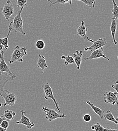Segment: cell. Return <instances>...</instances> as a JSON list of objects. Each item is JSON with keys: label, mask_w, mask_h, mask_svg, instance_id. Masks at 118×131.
<instances>
[{"label": "cell", "mask_w": 118, "mask_h": 131, "mask_svg": "<svg viewBox=\"0 0 118 131\" xmlns=\"http://www.w3.org/2000/svg\"><path fill=\"white\" fill-rule=\"evenodd\" d=\"M103 58L104 59H107L108 61H110V59L106 56V54L103 53V49L102 48L97 49L93 52H91V54L89 57L87 58H84V60H91L95 59H99L100 58Z\"/></svg>", "instance_id": "cell-11"}, {"label": "cell", "mask_w": 118, "mask_h": 131, "mask_svg": "<svg viewBox=\"0 0 118 131\" xmlns=\"http://www.w3.org/2000/svg\"><path fill=\"white\" fill-rule=\"evenodd\" d=\"M42 88L43 89V91L45 93L44 98L46 100H47L48 99H51L53 101V102L55 104L56 110L58 111V112H60V108L59 107L57 101H56V99H55L54 95H53L52 89L49 83L48 82H47V83H45L43 84L42 86Z\"/></svg>", "instance_id": "cell-5"}, {"label": "cell", "mask_w": 118, "mask_h": 131, "mask_svg": "<svg viewBox=\"0 0 118 131\" xmlns=\"http://www.w3.org/2000/svg\"><path fill=\"white\" fill-rule=\"evenodd\" d=\"M117 20L115 19H112V22L111 24V35L112 37L113 38V42L114 45H117L118 42L116 41V39H115V34L116 32V29H117V22H116Z\"/></svg>", "instance_id": "cell-17"}, {"label": "cell", "mask_w": 118, "mask_h": 131, "mask_svg": "<svg viewBox=\"0 0 118 131\" xmlns=\"http://www.w3.org/2000/svg\"><path fill=\"white\" fill-rule=\"evenodd\" d=\"M12 30V26H11V23H10V25L9 26V32H8L7 36L6 37H4L3 38H0V43L3 46V47H4L6 50H7V49L9 48L8 38H9V36L10 32H11Z\"/></svg>", "instance_id": "cell-18"}, {"label": "cell", "mask_w": 118, "mask_h": 131, "mask_svg": "<svg viewBox=\"0 0 118 131\" xmlns=\"http://www.w3.org/2000/svg\"><path fill=\"white\" fill-rule=\"evenodd\" d=\"M106 131H118V130L112 129V128H110V129H107V130Z\"/></svg>", "instance_id": "cell-32"}, {"label": "cell", "mask_w": 118, "mask_h": 131, "mask_svg": "<svg viewBox=\"0 0 118 131\" xmlns=\"http://www.w3.org/2000/svg\"><path fill=\"white\" fill-rule=\"evenodd\" d=\"M35 47L39 50L43 49L45 48V43L42 40H38L35 43Z\"/></svg>", "instance_id": "cell-25"}, {"label": "cell", "mask_w": 118, "mask_h": 131, "mask_svg": "<svg viewBox=\"0 0 118 131\" xmlns=\"http://www.w3.org/2000/svg\"><path fill=\"white\" fill-rule=\"evenodd\" d=\"M83 57V51L82 50H76L73 54V58L74 63L76 65V69L80 70L82 63V58Z\"/></svg>", "instance_id": "cell-14"}, {"label": "cell", "mask_w": 118, "mask_h": 131, "mask_svg": "<svg viewBox=\"0 0 118 131\" xmlns=\"http://www.w3.org/2000/svg\"><path fill=\"white\" fill-rule=\"evenodd\" d=\"M0 96L5 100L4 106L7 105L12 107L14 106L17 99V96L15 93L4 89L0 91Z\"/></svg>", "instance_id": "cell-3"}, {"label": "cell", "mask_w": 118, "mask_h": 131, "mask_svg": "<svg viewBox=\"0 0 118 131\" xmlns=\"http://www.w3.org/2000/svg\"><path fill=\"white\" fill-rule=\"evenodd\" d=\"M26 55H27L26 47L21 48L18 46H16L11 55V59L9 61V64H11L15 62H22L23 57Z\"/></svg>", "instance_id": "cell-2"}, {"label": "cell", "mask_w": 118, "mask_h": 131, "mask_svg": "<svg viewBox=\"0 0 118 131\" xmlns=\"http://www.w3.org/2000/svg\"><path fill=\"white\" fill-rule=\"evenodd\" d=\"M4 119H4V117H2V116H0V125H1V124L2 123V121H3V120H4Z\"/></svg>", "instance_id": "cell-34"}, {"label": "cell", "mask_w": 118, "mask_h": 131, "mask_svg": "<svg viewBox=\"0 0 118 131\" xmlns=\"http://www.w3.org/2000/svg\"><path fill=\"white\" fill-rule=\"evenodd\" d=\"M112 88L115 90V92H116L118 95V81H116L114 84L112 85Z\"/></svg>", "instance_id": "cell-30"}, {"label": "cell", "mask_w": 118, "mask_h": 131, "mask_svg": "<svg viewBox=\"0 0 118 131\" xmlns=\"http://www.w3.org/2000/svg\"><path fill=\"white\" fill-rule=\"evenodd\" d=\"M66 3H68L69 5H71L72 3V0H64Z\"/></svg>", "instance_id": "cell-33"}, {"label": "cell", "mask_w": 118, "mask_h": 131, "mask_svg": "<svg viewBox=\"0 0 118 131\" xmlns=\"http://www.w3.org/2000/svg\"><path fill=\"white\" fill-rule=\"evenodd\" d=\"M0 10L3 15L7 20L9 21L10 19H14L13 17H11L13 16L14 14V6L10 0H8L4 6L0 8Z\"/></svg>", "instance_id": "cell-4"}, {"label": "cell", "mask_w": 118, "mask_h": 131, "mask_svg": "<svg viewBox=\"0 0 118 131\" xmlns=\"http://www.w3.org/2000/svg\"><path fill=\"white\" fill-rule=\"evenodd\" d=\"M9 121L4 119L2 121V123L0 125V126L5 129H7V128L9 127Z\"/></svg>", "instance_id": "cell-27"}, {"label": "cell", "mask_w": 118, "mask_h": 131, "mask_svg": "<svg viewBox=\"0 0 118 131\" xmlns=\"http://www.w3.org/2000/svg\"><path fill=\"white\" fill-rule=\"evenodd\" d=\"M3 46L0 43V60L4 59V51L3 50Z\"/></svg>", "instance_id": "cell-28"}, {"label": "cell", "mask_w": 118, "mask_h": 131, "mask_svg": "<svg viewBox=\"0 0 118 131\" xmlns=\"http://www.w3.org/2000/svg\"><path fill=\"white\" fill-rule=\"evenodd\" d=\"M37 67L40 68L42 70V73L43 74L45 73L44 71V69L45 68H48V66L46 62L45 58L43 56L41 55L40 54L38 55V59L37 60Z\"/></svg>", "instance_id": "cell-15"}, {"label": "cell", "mask_w": 118, "mask_h": 131, "mask_svg": "<svg viewBox=\"0 0 118 131\" xmlns=\"http://www.w3.org/2000/svg\"></svg>", "instance_id": "cell-40"}, {"label": "cell", "mask_w": 118, "mask_h": 131, "mask_svg": "<svg viewBox=\"0 0 118 131\" xmlns=\"http://www.w3.org/2000/svg\"><path fill=\"white\" fill-rule=\"evenodd\" d=\"M3 105V104L2 103H0V107L2 106V105Z\"/></svg>", "instance_id": "cell-37"}, {"label": "cell", "mask_w": 118, "mask_h": 131, "mask_svg": "<svg viewBox=\"0 0 118 131\" xmlns=\"http://www.w3.org/2000/svg\"><path fill=\"white\" fill-rule=\"evenodd\" d=\"M103 117H104L105 120L109 121L114 123L115 124L118 125V121L115 118L114 115L112 114V112L110 111H107V112L103 114Z\"/></svg>", "instance_id": "cell-20"}, {"label": "cell", "mask_w": 118, "mask_h": 131, "mask_svg": "<svg viewBox=\"0 0 118 131\" xmlns=\"http://www.w3.org/2000/svg\"><path fill=\"white\" fill-rule=\"evenodd\" d=\"M76 1H80L84 3L86 5L88 6L91 9H94L95 8L96 1V0H76Z\"/></svg>", "instance_id": "cell-24"}, {"label": "cell", "mask_w": 118, "mask_h": 131, "mask_svg": "<svg viewBox=\"0 0 118 131\" xmlns=\"http://www.w3.org/2000/svg\"><path fill=\"white\" fill-rule=\"evenodd\" d=\"M117 58H118V57H117Z\"/></svg>", "instance_id": "cell-39"}, {"label": "cell", "mask_w": 118, "mask_h": 131, "mask_svg": "<svg viewBox=\"0 0 118 131\" xmlns=\"http://www.w3.org/2000/svg\"><path fill=\"white\" fill-rule=\"evenodd\" d=\"M107 45L106 39L105 37L104 38H99L98 40L94 41L93 44L91 45L89 47H85L84 49V51L90 50L91 52H93L97 49H99L100 48H102V47L105 46Z\"/></svg>", "instance_id": "cell-9"}, {"label": "cell", "mask_w": 118, "mask_h": 131, "mask_svg": "<svg viewBox=\"0 0 118 131\" xmlns=\"http://www.w3.org/2000/svg\"><path fill=\"white\" fill-rule=\"evenodd\" d=\"M91 129L95 131H106L107 129L103 127L100 123H98L91 127Z\"/></svg>", "instance_id": "cell-23"}, {"label": "cell", "mask_w": 118, "mask_h": 131, "mask_svg": "<svg viewBox=\"0 0 118 131\" xmlns=\"http://www.w3.org/2000/svg\"><path fill=\"white\" fill-rule=\"evenodd\" d=\"M14 78L5 72L0 71V91L3 90L7 83L12 81Z\"/></svg>", "instance_id": "cell-12"}, {"label": "cell", "mask_w": 118, "mask_h": 131, "mask_svg": "<svg viewBox=\"0 0 118 131\" xmlns=\"http://www.w3.org/2000/svg\"><path fill=\"white\" fill-rule=\"evenodd\" d=\"M24 7L25 6H23L21 8L20 10L17 12L16 15L13 19V21L11 22L12 30L15 32L21 33L23 35H26V33L24 32L23 30V23L21 14Z\"/></svg>", "instance_id": "cell-1"}, {"label": "cell", "mask_w": 118, "mask_h": 131, "mask_svg": "<svg viewBox=\"0 0 118 131\" xmlns=\"http://www.w3.org/2000/svg\"><path fill=\"white\" fill-rule=\"evenodd\" d=\"M0 71L1 72H5L7 73L14 78L16 77V75L15 74V73L12 71L11 70L10 67L6 63L4 59H3L1 60Z\"/></svg>", "instance_id": "cell-13"}, {"label": "cell", "mask_w": 118, "mask_h": 131, "mask_svg": "<svg viewBox=\"0 0 118 131\" xmlns=\"http://www.w3.org/2000/svg\"><path fill=\"white\" fill-rule=\"evenodd\" d=\"M61 60H65V61L64 62V63L66 66H68L69 64H73V63H74L73 58L72 57L69 56V54H68V56H61Z\"/></svg>", "instance_id": "cell-22"}, {"label": "cell", "mask_w": 118, "mask_h": 131, "mask_svg": "<svg viewBox=\"0 0 118 131\" xmlns=\"http://www.w3.org/2000/svg\"><path fill=\"white\" fill-rule=\"evenodd\" d=\"M87 29L85 27V22L84 21H82L80 26L77 28V34L75 35L76 36L77 35H80L82 37L84 38L85 41H89L91 42L94 43V40L90 39L88 38V37L86 35V32H87Z\"/></svg>", "instance_id": "cell-10"}, {"label": "cell", "mask_w": 118, "mask_h": 131, "mask_svg": "<svg viewBox=\"0 0 118 131\" xmlns=\"http://www.w3.org/2000/svg\"><path fill=\"white\" fill-rule=\"evenodd\" d=\"M117 94L116 92H113L112 91L106 92L103 95L104 102L108 104H111L112 105H115L117 104L118 106V99L117 98Z\"/></svg>", "instance_id": "cell-7"}, {"label": "cell", "mask_w": 118, "mask_h": 131, "mask_svg": "<svg viewBox=\"0 0 118 131\" xmlns=\"http://www.w3.org/2000/svg\"><path fill=\"white\" fill-rule=\"evenodd\" d=\"M56 4H65L66 3L64 1V0H56L55 2L52 3L50 5H55Z\"/></svg>", "instance_id": "cell-31"}, {"label": "cell", "mask_w": 118, "mask_h": 131, "mask_svg": "<svg viewBox=\"0 0 118 131\" xmlns=\"http://www.w3.org/2000/svg\"><path fill=\"white\" fill-rule=\"evenodd\" d=\"M86 103L91 107V109L94 111V112L97 115H98L101 119H103V114L104 113V110H101V108L95 106L93 103H91L90 102V101H88V100L86 101Z\"/></svg>", "instance_id": "cell-16"}, {"label": "cell", "mask_w": 118, "mask_h": 131, "mask_svg": "<svg viewBox=\"0 0 118 131\" xmlns=\"http://www.w3.org/2000/svg\"><path fill=\"white\" fill-rule=\"evenodd\" d=\"M42 110L46 115V118L49 122H51L53 120L58 118H64L67 117L66 115L64 114H59L55 110L49 108L46 106L43 107Z\"/></svg>", "instance_id": "cell-6"}, {"label": "cell", "mask_w": 118, "mask_h": 131, "mask_svg": "<svg viewBox=\"0 0 118 131\" xmlns=\"http://www.w3.org/2000/svg\"><path fill=\"white\" fill-rule=\"evenodd\" d=\"M48 2H50L52 4V2L51 1V0H47Z\"/></svg>", "instance_id": "cell-36"}, {"label": "cell", "mask_w": 118, "mask_h": 131, "mask_svg": "<svg viewBox=\"0 0 118 131\" xmlns=\"http://www.w3.org/2000/svg\"><path fill=\"white\" fill-rule=\"evenodd\" d=\"M16 115V113L9 110H7L5 111L4 114L2 115V117H4L5 118L7 119L8 121H11L13 119Z\"/></svg>", "instance_id": "cell-19"}, {"label": "cell", "mask_w": 118, "mask_h": 131, "mask_svg": "<svg viewBox=\"0 0 118 131\" xmlns=\"http://www.w3.org/2000/svg\"><path fill=\"white\" fill-rule=\"evenodd\" d=\"M117 119V121H118V117H117V119Z\"/></svg>", "instance_id": "cell-38"}, {"label": "cell", "mask_w": 118, "mask_h": 131, "mask_svg": "<svg viewBox=\"0 0 118 131\" xmlns=\"http://www.w3.org/2000/svg\"><path fill=\"white\" fill-rule=\"evenodd\" d=\"M26 0H17L16 1V5L19 8H22L23 6H26Z\"/></svg>", "instance_id": "cell-26"}, {"label": "cell", "mask_w": 118, "mask_h": 131, "mask_svg": "<svg viewBox=\"0 0 118 131\" xmlns=\"http://www.w3.org/2000/svg\"><path fill=\"white\" fill-rule=\"evenodd\" d=\"M21 113L22 115L21 119L15 122V123L16 124H23V125L25 126L28 129H31L33 127H34L35 126L34 123L30 121V119L26 115V113L23 110H21Z\"/></svg>", "instance_id": "cell-8"}, {"label": "cell", "mask_w": 118, "mask_h": 131, "mask_svg": "<svg viewBox=\"0 0 118 131\" xmlns=\"http://www.w3.org/2000/svg\"><path fill=\"white\" fill-rule=\"evenodd\" d=\"M83 119L85 122H89L91 121V116L88 114H86L84 115L83 117Z\"/></svg>", "instance_id": "cell-29"}, {"label": "cell", "mask_w": 118, "mask_h": 131, "mask_svg": "<svg viewBox=\"0 0 118 131\" xmlns=\"http://www.w3.org/2000/svg\"><path fill=\"white\" fill-rule=\"evenodd\" d=\"M7 129H5L0 126V131H6Z\"/></svg>", "instance_id": "cell-35"}, {"label": "cell", "mask_w": 118, "mask_h": 131, "mask_svg": "<svg viewBox=\"0 0 118 131\" xmlns=\"http://www.w3.org/2000/svg\"><path fill=\"white\" fill-rule=\"evenodd\" d=\"M114 8L112 10V19H115L116 20L118 19V6L117 4L116 3L115 0H112Z\"/></svg>", "instance_id": "cell-21"}]
</instances>
